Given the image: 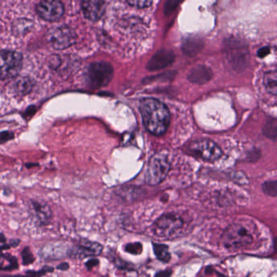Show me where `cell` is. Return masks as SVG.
Wrapping results in <instances>:
<instances>
[{
  "instance_id": "1",
  "label": "cell",
  "mask_w": 277,
  "mask_h": 277,
  "mask_svg": "<svg viewBox=\"0 0 277 277\" xmlns=\"http://www.w3.org/2000/svg\"><path fill=\"white\" fill-rule=\"evenodd\" d=\"M140 109L144 126L154 135L166 133L171 122V114L165 104L154 98L143 99Z\"/></svg>"
},
{
  "instance_id": "2",
  "label": "cell",
  "mask_w": 277,
  "mask_h": 277,
  "mask_svg": "<svg viewBox=\"0 0 277 277\" xmlns=\"http://www.w3.org/2000/svg\"><path fill=\"white\" fill-rule=\"evenodd\" d=\"M254 242L253 235L248 229L239 223L229 225L223 232L220 242L228 251H238L251 246Z\"/></svg>"
},
{
  "instance_id": "3",
  "label": "cell",
  "mask_w": 277,
  "mask_h": 277,
  "mask_svg": "<svg viewBox=\"0 0 277 277\" xmlns=\"http://www.w3.org/2000/svg\"><path fill=\"white\" fill-rule=\"evenodd\" d=\"M171 158L166 152H160L153 156L149 162L145 179L149 185L160 184L166 179L171 169Z\"/></svg>"
},
{
  "instance_id": "4",
  "label": "cell",
  "mask_w": 277,
  "mask_h": 277,
  "mask_svg": "<svg viewBox=\"0 0 277 277\" xmlns=\"http://www.w3.org/2000/svg\"><path fill=\"white\" fill-rule=\"evenodd\" d=\"M184 226V221L181 216L175 213L165 214L154 223L153 234L158 238L170 239L177 236Z\"/></svg>"
},
{
  "instance_id": "5",
  "label": "cell",
  "mask_w": 277,
  "mask_h": 277,
  "mask_svg": "<svg viewBox=\"0 0 277 277\" xmlns=\"http://www.w3.org/2000/svg\"><path fill=\"white\" fill-rule=\"evenodd\" d=\"M114 69L105 62L93 63L89 67L87 72V83L92 89L105 87L111 81Z\"/></svg>"
},
{
  "instance_id": "6",
  "label": "cell",
  "mask_w": 277,
  "mask_h": 277,
  "mask_svg": "<svg viewBox=\"0 0 277 277\" xmlns=\"http://www.w3.org/2000/svg\"><path fill=\"white\" fill-rule=\"evenodd\" d=\"M23 66L21 54L12 50H0V80L15 78Z\"/></svg>"
},
{
  "instance_id": "7",
  "label": "cell",
  "mask_w": 277,
  "mask_h": 277,
  "mask_svg": "<svg viewBox=\"0 0 277 277\" xmlns=\"http://www.w3.org/2000/svg\"><path fill=\"white\" fill-rule=\"evenodd\" d=\"M191 155L207 162H214L222 156V150L213 141L207 139L195 140L187 147Z\"/></svg>"
},
{
  "instance_id": "8",
  "label": "cell",
  "mask_w": 277,
  "mask_h": 277,
  "mask_svg": "<svg viewBox=\"0 0 277 277\" xmlns=\"http://www.w3.org/2000/svg\"><path fill=\"white\" fill-rule=\"evenodd\" d=\"M227 59L234 70L245 69L249 61V50L247 43L241 40L233 39L228 44Z\"/></svg>"
},
{
  "instance_id": "9",
  "label": "cell",
  "mask_w": 277,
  "mask_h": 277,
  "mask_svg": "<svg viewBox=\"0 0 277 277\" xmlns=\"http://www.w3.org/2000/svg\"><path fill=\"white\" fill-rule=\"evenodd\" d=\"M47 39L53 47L57 50H64L76 42L77 35L69 27L61 26L50 29Z\"/></svg>"
},
{
  "instance_id": "10",
  "label": "cell",
  "mask_w": 277,
  "mask_h": 277,
  "mask_svg": "<svg viewBox=\"0 0 277 277\" xmlns=\"http://www.w3.org/2000/svg\"><path fill=\"white\" fill-rule=\"evenodd\" d=\"M37 12L44 20L55 21L64 15V4L59 0H42L37 6Z\"/></svg>"
},
{
  "instance_id": "11",
  "label": "cell",
  "mask_w": 277,
  "mask_h": 277,
  "mask_svg": "<svg viewBox=\"0 0 277 277\" xmlns=\"http://www.w3.org/2000/svg\"><path fill=\"white\" fill-rule=\"evenodd\" d=\"M103 251L102 245L98 242L84 240L77 246H73L71 253V257L85 259V258L95 257L101 254Z\"/></svg>"
},
{
  "instance_id": "12",
  "label": "cell",
  "mask_w": 277,
  "mask_h": 277,
  "mask_svg": "<svg viewBox=\"0 0 277 277\" xmlns=\"http://www.w3.org/2000/svg\"><path fill=\"white\" fill-rule=\"evenodd\" d=\"M73 246L66 242H54L46 245L42 249V254L44 258L50 260H61L64 257H71Z\"/></svg>"
},
{
  "instance_id": "13",
  "label": "cell",
  "mask_w": 277,
  "mask_h": 277,
  "mask_svg": "<svg viewBox=\"0 0 277 277\" xmlns=\"http://www.w3.org/2000/svg\"><path fill=\"white\" fill-rule=\"evenodd\" d=\"M82 10L89 20H98L105 13V2L104 0H83Z\"/></svg>"
},
{
  "instance_id": "14",
  "label": "cell",
  "mask_w": 277,
  "mask_h": 277,
  "mask_svg": "<svg viewBox=\"0 0 277 277\" xmlns=\"http://www.w3.org/2000/svg\"><path fill=\"white\" fill-rule=\"evenodd\" d=\"M32 208L40 225H47L52 218V212L46 203L38 200L32 201Z\"/></svg>"
},
{
  "instance_id": "15",
  "label": "cell",
  "mask_w": 277,
  "mask_h": 277,
  "mask_svg": "<svg viewBox=\"0 0 277 277\" xmlns=\"http://www.w3.org/2000/svg\"><path fill=\"white\" fill-rule=\"evenodd\" d=\"M35 82L29 77H20L11 84L10 90L15 96H24L32 91Z\"/></svg>"
},
{
  "instance_id": "16",
  "label": "cell",
  "mask_w": 277,
  "mask_h": 277,
  "mask_svg": "<svg viewBox=\"0 0 277 277\" xmlns=\"http://www.w3.org/2000/svg\"><path fill=\"white\" fill-rule=\"evenodd\" d=\"M174 56L171 53L162 52L156 55L151 59L148 65V69L150 71H157L166 68L173 62Z\"/></svg>"
},
{
  "instance_id": "17",
  "label": "cell",
  "mask_w": 277,
  "mask_h": 277,
  "mask_svg": "<svg viewBox=\"0 0 277 277\" xmlns=\"http://www.w3.org/2000/svg\"><path fill=\"white\" fill-rule=\"evenodd\" d=\"M212 73L210 69L206 67H198L194 68V70L190 72L189 75V80L191 82L198 85H203L207 83L212 79Z\"/></svg>"
},
{
  "instance_id": "18",
  "label": "cell",
  "mask_w": 277,
  "mask_h": 277,
  "mask_svg": "<svg viewBox=\"0 0 277 277\" xmlns=\"http://www.w3.org/2000/svg\"><path fill=\"white\" fill-rule=\"evenodd\" d=\"M264 85L269 93L277 95V71H270L264 75Z\"/></svg>"
},
{
  "instance_id": "19",
  "label": "cell",
  "mask_w": 277,
  "mask_h": 277,
  "mask_svg": "<svg viewBox=\"0 0 277 277\" xmlns=\"http://www.w3.org/2000/svg\"><path fill=\"white\" fill-rule=\"evenodd\" d=\"M153 251L156 257L163 263H168L171 260V254L168 246L160 243H153Z\"/></svg>"
},
{
  "instance_id": "20",
  "label": "cell",
  "mask_w": 277,
  "mask_h": 277,
  "mask_svg": "<svg viewBox=\"0 0 277 277\" xmlns=\"http://www.w3.org/2000/svg\"><path fill=\"white\" fill-rule=\"evenodd\" d=\"M264 135L271 139H277V118L270 119L264 125Z\"/></svg>"
},
{
  "instance_id": "21",
  "label": "cell",
  "mask_w": 277,
  "mask_h": 277,
  "mask_svg": "<svg viewBox=\"0 0 277 277\" xmlns=\"http://www.w3.org/2000/svg\"><path fill=\"white\" fill-rule=\"evenodd\" d=\"M263 191L269 196L277 197V180L267 182L262 186Z\"/></svg>"
},
{
  "instance_id": "22",
  "label": "cell",
  "mask_w": 277,
  "mask_h": 277,
  "mask_svg": "<svg viewBox=\"0 0 277 277\" xmlns=\"http://www.w3.org/2000/svg\"><path fill=\"white\" fill-rule=\"evenodd\" d=\"M22 262L24 266H28L35 261V257L33 256L29 247H26L23 249L21 252Z\"/></svg>"
},
{
  "instance_id": "23",
  "label": "cell",
  "mask_w": 277,
  "mask_h": 277,
  "mask_svg": "<svg viewBox=\"0 0 277 277\" xmlns=\"http://www.w3.org/2000/svg\"><path fill=\"white\" fill-rule=\"evenodd\" d=\"M125 251L131 255H140L143 251V245L140 242H131L125 246Z\"/></svg>"
},
{
  "instance_id": "24",
  "label": "cell",
  "mask_w": 277,
  "mask_h": 277,
  "mask_svg": "<svg viewBox=\"0 0 277 277\" xmlns=\"http://www.w3.org/2000/svg\"><path fill=\"white\" fill-rule=\"evenodd\" d=\"M2 257L7 259V261L9 262L8 266L6 267H0V271H12L15 270L19 268V265H18L17 259L14 257V256H9V255H3Z\"/></svg>"
},
{
  "instance_id": "25",
  "label": "cell",
  "mask_w": 277,
  "mask_h": 277,
  "mask_svg": "<svg viewBox=\"0 0 277 277\" xmlns=\"http://www.w3.org/2000/svg\"><path fill=\"white\" fill-rule=\"evenodd\" d=\"M127 1L129 4L139 8L149 7L153 2V0H127Z\"/></svg>"
},
{
  "instance_id": "26",
  "label": "cell",
  "mask_w": 277,
  "mask_h": 277,
  "mask_svg": "<svg viewBox=\"0 0 277 277\" xmlns=\"http://www.w3.org/2000/svg\"><path fill=\"white\" fill-rule=\"evenodd\" d=\"M15 135L11 131H2L0 132V144L7 142L9 140H13Z\"/></svg>"
},
{
  "instance_id": "27",
  "label": "cell",
  "mask_w": 277,
  "mask_h": 277,
  "mask_svg": "<svg viewBox=\"0 0 277 277\" xmlns=\"http://www.w3.org/2000/svg\"><path fill=\"white\" fill-rule=\"evenodd\" d=\"M35 106L31 105L26 109V111L24 112V118H31L33 114H35Z\"/></svg>"
},
{
  "instance_id": "28",
  "label": "cell",
  "mask_w": 277,
  "mask_h": 277,
  "mask_svg": "<svg viewBox=\"0 0 277 277\" xmlns=\"http://www.w3.org/2000/svg\"><path fill=\"white\" fill-rule=\"evenodd\" d=\"M269 53H270L269 47H263L258 51V56L260 58H264L269 55Z\"/></svg>"
},
{
  "instance_id": "29",
  "label": "cell",
  "mask_w": 277,
  "mask_h": 277,
  "mask_svg": "<svg viewBox=\"0 0 277 277\" xmlns=\"http://www.w3.org/2000/svg\"><path fill=\"white\" fill-rule=\"evenodd\" d=\"M99 264V260H96V259H92V260H90L86 263V265L88 269H91L94 267L97 266Z\"/></svg>"
},
{
  "instance_id": "30",
  "label": "cell",
  "mask_w": 277,
  "mask_h": 277,
  "mask_svg": "<svg viewBox=\"0 0 277 277\" xmlns=\"http://www.w3.org/2000/svg\"><path fill=\"white\" fill-rule=\"evenodd\" d=\"M171 275H172V271L166 270L157 273L155 277H171Z\"/></svg>"
},
{
  "instance_id": "31",
  "label": "cell",
  "mask_w": 277,
  "mask_h": 277,
  "mask_svg": "<svg viewBox=\"0 0 277 277\" xmlns=\"http://www.w3.org/2000/svg\"><path fill=\"white\" fill-rule=\"evenodd\" d=\"M20 243V239H11L10 242H9V245H10V247H16L17 246H19Z\"/></svg>"
},
{
  "instance_id": "32",
  "label": "cell",
  "mask_w": 277,
  "mask_h": 277,
  "mask_svg": "<svg viewBox=\"0 0 277 277\" xmlns=\"http://www.w3.org/2000/svg\"><path fill=\"white\" fill-rule=\"evenodd\" d=\"M69 269V264L68 263H63V264H59L57 267V269L59 270L66 271Z\"/></svg>"
},
{
  "instance_id": "33",
  "label": "cell",
  "mask_w": 277,
  "mask_h": 277,
  "mask_svg": "<svg viewBox=\"0 0 277 277\" xmlns=\"http://www.w3.org/2000/svg\"><path fill=\"white\" fill-rule=\"evenodd\" d=\"M26 274V273H25ZM34 277L33 276L29 275V274H26L25 276H3V277Z\"/></svg>"
},
{
  "instance_id": "34",
  "label": "cell",
  "mask_w": 277,
  "mask_h": 277,
  "mask_svg": "<svg viewBox=\"0 0 277 277\" xmlns=\"http://www.w3.org/2000/svg\"><path fill=\"white\" fill-rule=\"evenodd\" d=\"M11 248V247H10V245L9 244H7V245H2V246H1V247H0V251H3V250H8V249Z\"/></svg>"
},
{
  "instance_id": "35",
  "label": "cell",
  "mask_w": 277,
  "mask_h": 277,
  "mask_svg": "<svg viewBox=\"0 0 277 277\" xmlns=\"http://www.w3.org/2000/svg\"><path fill=\"white\" fill-rule=\"evenodd\" d=\"M6 241H7V239H6V237H5L4 234H0V242H1V243H5Z\"/></svg>"
},
{
  "instance_id": "36",
  "label": "cell",
  "mask_w": 277,
  "mask_h": 277,
  "mask_svg": "<svg viewBox=\"0 0 277 277\" xmlns=\"http://www.w3.org/2000/svg\"><path fill=\"white\" fill-rule=\"evenodd\" d=\"M274 247H275L276 251H277V238H276L275 241H274Z\"/></svg>"
}]
</instances>
